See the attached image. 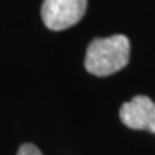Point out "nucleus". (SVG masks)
<instances>
[{
    "instance_id": "4",
    "label": "nucleus",
    "mask_w": 155,
    "mask_h": 155,
    "mask_svg": "<svg viewBox=\"0 0 155 155\" xmlns=\"http://www.w3.org/2000/svg\"><path fill=\"white\" fill-rule=\"evenodd\" d=\"M17 155H43V154L40 152V150H39L36 145L23 144L22 147L19 148V151H17Z\"/></svg>"
},
{
    "instance_id": "3",
    "label": "nucleus",
    "mask_w": 155,
    "mask_h": 155,
    "mask_svg": "<svg viewBox=\"0 0 155 155\" xmlns=\"http://www.w3.org/2000/svg\"><path fill=\"white\" fill-rule=\"evenodd\" d=\"M119 118L131 129H145L155 134V102L145 95H137L119 109Z\"/></svg>"
},
{
    "instance_id": "1",
    "label": "nucleus",
    "mask_w": 155,
    "mask_h": 155,
    "mask_svg": "<svg viewBox=\"0 0 155 155\" xmlns=\"http://www.w3.org/2000/svg\"><path fill=\"white\" fill-rule=\"evenodd\" d=\"M129 39L124 35L94 39L85 56V69L95 76H109L129 62Z\"/></svg>"
},
{
    "instance_id": "2",
    "label": "nucleus",
    "mask_w": 155,
    "mask_h": 155,
    "mask_svg": "<svg viewBox=\"0 0 155 155\" xmlns=\"http://www.w3.org/2000/svg\"><path fill=\"white\" fill-rule=\"evenodd\" d=\"M88 0H45L42 20L50 30L72 28L83 17Z\"/></svg>"
}]
</instances>
